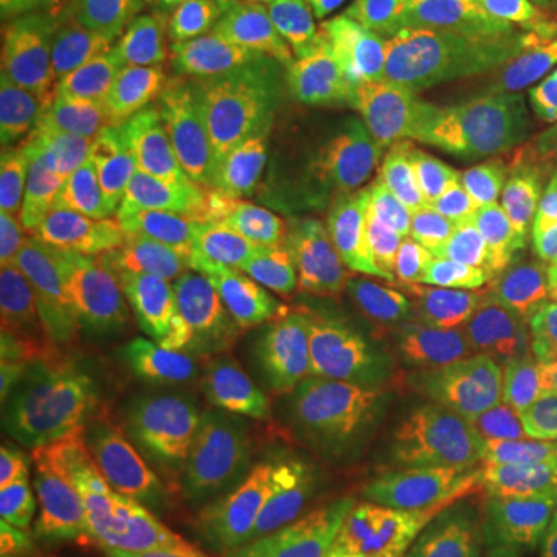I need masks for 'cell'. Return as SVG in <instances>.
<instances>
[{
    "instance_id": "35",
    "label": "cell",
    "mask_w": 557,
    "mask_h": 557,
    "mask_svg": "<svg viewBox=\"0 0 557 557\" xmlns=\"http://www.w3.org/2000/svg\"><path fill=\"white\" fill-rule=\"evenodd\" d=\"M124 0H65V22L69 20H90V22H112Z\"/></svg>"
},
{
    "instance_id": "18",
    "label": "cell",
    "mask_w": 557,
    "mask_h": 557,
    "mask_svg": "<svg viewBox=\"0 0 557 557\" xmlns=\"http://www.w3.org/2000/svg\"><path fill=\"white\" fill-rule=\"evenodd\" d=\"M87 205L75 189L40 174L13 146L0 149V282L20 295L57 273L78 239Z\"/></svg>"
},
{
    "instance_id": "13",
    "label": "cell",
    "mask_w": 557,
    "mask_h": 557,
    "mask_svg": "<svg viewBox=\"0 0 557 557\" xmlns=\"http://www.w3.org/2000/svg\"><path fill=\"white\" fill-rule=\"evenodd\" d=\"M335 159L325 131L245 134L211 196V211L230 242L245 248L300 211L304 201L317 199Z\"/></svg>"
},
{
    "instance_id": "24",
    "label": "cell",
    "mask_w": 557,
    "mask_h": 557,
    "mask_svg": "<svg viewBox=\"0 0 557 557\" xmlns=\"http://www.w3.org/2000/svg\"><path fill=\"white\" fill-rule=\"evenodd\" d=\"M518 493H557V434L542 421L486 399H465L440 443Z\"/></svg>"
},
{
    "instance_id": "2",
    "label": "cell",
    "mask_w": 557,
    "mask_h": 557,
    "mask_svg": "<svg viewBox=\"0 0 557 557\" xmlns=\"http://www.w3.org/2000/svg\"><path fill=\"white\" fill-rule=\"evenodd\" d=\"M313 211L366 341L387 366L421 375L428 322L397 159L338 156Z\"/></svg>"
},
{
    "instance_id": "25",
    "label": "cell",
    "mask_w": 557,
    "mask_h": 557,
    "mask_svg": "<svg viewBox=\"0 0 557 557\" xmlns=\"http://www.w3.org/2000/svg\"><path fill=\"white\" fill-rule=\"evenodd\" d=\"M458 0H375L344 22L338 75L344 84L394 78L428 60Z\"/></svg>"
},
{
    "instance_id": "20",
    "label": "cell",
    "mask_w": 557,
    "mask_h": 557,
    "mask_svg": "<svg viewBox=\"0 0 557 557\" xmlns=\"http://www.w3.org/2000/svg\"><path fill=\"white\" fill-rule=\"evenodd\" d=\"M288 10L292 0H139L134 16L161 50L226 84L276 35Z\"/></svg>"
},
{
    "instance_id": "15",
    "label": "cell",
    "mask_w": 557,
    "mask_h": 557,
    "mask_svg": "<svg viewBox=\"0 0 557 557\" xmlns=\"http://www.w3.org/2000/svg\"><path fill=\"white\" fill-rule=\"evenodd\" d=\"M335 53L338 40L329 25L278 28L245 65L226 102L248 134L322 131L338 109L332 78V65H338Z\"/></svg>"
},
{
    "instance_id": "27",
    "label": "cell",
    "mask_w": 557,
    "mask_h": 557,
    "mask_svg": "<svg viewBox=\"0 0 557 557\" xmlns=\"http://www.w3.org/2000/svg\"><path fill=\"white\" fill-rule=\"evenodd\" d=\"M32 530L53 557H131L115 496L81 483L69 471L50 478L32 515Z\"/></svg>"
},
{
    "instance_id": "26",
    "label": "cell",
    "mask_w": 557,
    "mask_h": 557,
    "mask_svg": "<svg viewBox=\"0 0 557 557\" xmlns=\"http://www.w3.org/2000/svg\"><path fill=\"white\" fill-rule=\"evenodd\" d=\"M62 317L50 295H3L0 310V424L38 431L57 362Z\"/></svg>"
},
{
    "instance_id": "19",
    "label": "cell",
    "mask_w": 557,
    "mask_h": 557,
    "mask_svg": "<svg viewBox=\"0 0 557 557\" xmlns=\"http://www.w3.org/2000/svg\"><path fill=\"white\" fill-rule=\"evenodd\" d=\"M248 131L223 100L193 112L115 164V189L131 199L211 205L226 161Z\"/></svg>"
},
{
    "instance_id": "16",
    "label": "cell",
    "mask_w": 557,
    "mask_h": 557,
    "mask_svg": "<svg viewBox=\"0 0 557 557\" xmlns=\"http://www.w3.org/2000/svg\"><path fill=\"white\" fill-rule=\"evenodd\" d=\"M186 278L69 255L40 288L60 310H75L109 350L134 359L180 319Z\"/></svg>"
},
{
    "instance_id": "12",
    "label": "cell",
    "mask_w": 557,
    "mask_h": 557,
    "mask_svg": "<svg viewBox=\"0 0 557 557\" xmlns=\"http://www.w3.org/2000/svg\"><path fill=\"white\" fill-rule=\"evenodd\" d=\"M223 81L161 50L131 13L119 22L115 53L106 75L102 127L109 156L119 164L127 152L159 137L193 112L223 100Z\"/></svg>"
},
{
    "instance_id": "29",
    "label": "cell",
    "mask_w": 557,
    "mask_h": 557,
    "mask_svg": "<svg viewBox=\"0 0 557 557\" xmlns=\"http://www.w3.org/2000/svg\"><path fill=\"white\" fill-rule=\"evenodd\" d=\"M47 453L32 431L0 424V527L3 533L32 527V515L53 474H47Z\"/></svg>"
},
{
    "instance_id": "11",
    "label": "cell",
    "mask_w": 557,
    "mask_h": 557,
    "mask_svg": "<svg viewBox=\"0 0 557 557\" xmlns=\"http://www.w3.org/2000/svg\"><path fill=\"white\" fill-rule=\"evenodd\" d=\"M533 273L536 267L498 273L458 300L428 341L421 375L446 384L461 397L498 394L515 375L533 329Z\"/></svg>"
},
{
    "instance_id": "23",
    "label": "cell",
    "mask_w": 557,
    "mask_h": 557,
    "mask_svg": "<svg viewBox=\"0 0 557 557\" xmlns=\"http://www.w3.org/2000/svg\"><path fill=\"white\" fill-rule=\"evenodd\" d=\"M109 412L159 424L183 437H218L230 428L211 403L183 319L127 362Z\"/></svg>"
},
{
    "instance_id": "10",
    "label": "cell",
    "mask_w": 557,
    "mask_h": 557,
    "mask_svg": "<svg viewBox=\"0 0 557 557\" xmlns=\"http://www.w3.org/2000/svg\"><path fill=\"white\" fill-rule=\"evenodd\" d=\"M199 515L223 542L292 545L325 557H354L379 542L375 523L357 502L263 468H251V480L239 496L208 505Z\"/></svg>"
},
{
    "instance_id": "22",
    "label": "cell",
    "mask_w": 557,
    "mask_h": 557,
    "mask_svg": "<svg viewBox=\"0 0 557 557\" xmlns=\"http://www.w3.org/2000/svg\"><path fill=\"white\" fill-rule=\"evenodd\" d=\"M60 317L57 362L47 387L38 440L47 461L60 471H69L84 440L109 416L112 397L131 359L109 350L75 310H60Z\"/></svg>"
},
{
    "instance_id": "7",
    "label": "cell",
    "mask_w": 557,
    "mask_h": 557,
    "mask_svg": "<svg viewBox=\"0 0 557 557\" xmlns=\"http://www.w3.org/2000/svg\"><path fill=\"white\" fill-rule=\"evenodd\" d=\"M409 397L412 372H399L387 362L372 369L341 366L273 338L233 428H258L270 421H335L372 431L391 443L409 409Z\"/></svg>"
},
{
    "instance_id": "14",
    "label": "cell",
    "mask_w": 557,
    "mask_h": 557,
    "mask_svg": "<svg viewBox=\"0 0 557 557\" xmlns=\"http://www.w3.org/2000/svg\"><path fill=\"white\" fill-rule=\"evenodd\" d=\"M242 456L251 468L282 471L335 490L379 523L391 498L394 446L372 431L335 421H270L233 428ZM379 533V530H375Z\"/></svg>"
},
{
    "instance_id": "31",
    "label": "cell",
    "mask_w": 557,
    "mask_h": 557,
    "mask_svg": "<svg viewBox=\"0 0 557 557\" xmlns=\"http://www.w3.org/2000/svg\"><path fill=\"white\" fill-rule=\"evenodd\" d=\"M375 530H379V539L394 542L416 557H505L498 555L493 545H486L483 539L418 523L409 515L397 511L394 505L381 508Z\"/></svg>"
},
{
    "instance_id": "9",
    "label": "cell",
    "mask_w": 557,
    "mask_h": 557,
    "mask_svg": "<svg viewBox=\"0 0 557 557\" xmlns=\"http://www.w3.org/2000/svg\"><path fill=\"white\" fill-rule=\"evenodd\" d=\"M180 319L189 325L211 403L233 428L260 359L273 344V322L242 248L208 260L186 278Z\"/></svg>"
},
{
    "instance_id": "28",
    "label": "cell",
    "mask_w": 557,
    "mask_h": 557,
    "mask_svg": "<svg viewBox=\"0 0 557 557\" xmlns=\"http://www.w3.org/2000/svg\"><path fill=\"white\" fill-rule=\"evenodd\" d=\"M115 505L131 557H236L199 511H171L127 498H115Z\"/></svg>"
},
{
    "instance_id": "5",
    "label": "cell",
    "mask_w": 557,
    "mask_h": 557,
    "mask_svg": "<svg viewBox=\"0 0 557 557\" xmlns=\"http://www.w3.org/2000/svg\"><path fill=\"white\" fill-rule=\"evenodd\" d=\"M273 322V338L329 362L372 369L384 359L366 341L313 208H300L242 248Z\"/></svg>"
},
{
    "instance_id": "17",
    "label": "cell",
    "mask_w": 557,
    "mask_h": 557,
    "mask_svg": "<svg viewBox=\"0 0 557 557\" xmlns=\"http://www.w3.org/2000/svg\"><path fill=\"white\" fill-rule=\"evenodd\" d=\"M239 251L214 218L211 205L143 201L112 193L84 220L69 255L131 263L171 276H193L208 260Z\"/></svg>"
},
{
    "instance_id": "3",
    "label": "cell",
    "mask_w": 557,
    "mask_h": 557,
    "mask_svg": "<svg viewBox=\"0 0 557 557\" xmlns=\"http://www.w3.org/2000/svg\"><path fill=\"white\" fill-rule=\"evenodd\" d=\"M115 35L119 22L69 20L20 40L7 60L3 143L75 189L90 218L115 189L102 127Z\"/></svg>"
},
{
    "instance_id": "37",
    "label": "cell",
    "mask_w": 557,
    "mask_h": 557,
    "mask_svg": "<svg viewBox=\"0 0 557 557\" xmlns=\"http://www.w3.org/2000/svg\"><path fill=\"white\" fill-rule=\"evenodd\" d=\"M536 25L552 60L557 62V0H545L542 7H536Z\"/></svg>"
},
{
    "instance_id": "39",
    "label": "cell",
    "mask_w": 557,
    "mask_h": 557,
    "mask_svg": "<svg viewBox=\"0 0 557 557\" xmlns=\"http://www.w3.org/2000/svg\"><path fill=\"white\" fill-rule=\"evenodd\" d=\"M508 3H518V7H542L545 0H508Z\"/></svg>"
},
{
    "instance_id": "32",
    "label": "cell",
    "mask_w": 557,
    "mask_h": 557,
    "mask_svg": "<svg viewBox=\"0 0 557 557\" xmlns=\"http://www.w3.org/2000/svg\"><path fill=\"white\" fill-rule=\"evenodd\" d=\"M65 22V0H0V35L7 44Z\"/></svg>"
},
{
    "instance_id": "21",
    "label": "cell",
    "mask_w": 557,
    "mask_h": 557,
    "mask_svg": "<svg viewBox=\"0 0 557 557\" xmlns=\"http://www.w3.org/2000/svg\"><path fill=\"white\" fill-rule=\"evenodd\" d=\"M518 498V490L443 446H394L387 505L418 523L483 539Z\"/></svg>"
},
{
    "instance_id": "30",
    "label": "cell",
    "mask_w": 557,
    "mask_h": 557,
    "mask_svg": "<svg viewBox=\"0 0 557 557\" xmlns=\"http://www.w3.org/2000/svg\"><path fill=\"white\" fill-rule=\"evenodd\" d=\"M483 542L505 557H557V493H520Z\"/></svg>"
},
{
    "instance_id": "36",
    "label": "cell",
    "mask_w": 557,
    "mask_h": 557,
    "mask_svg": "<svg viewBox=\"0 0 557 557\" xmlns=\"http://www.w3.org/2000/svg\"><path fill=\"white\" fill-rule=\"evenodd\" d=\"M236 557H325L292 545H258V542H226Z\"/></svg>"
},
{
    "instance_id": "6",
    "label": "cell",
    "mask_w": 557,
    "mask_h": 557,
    "mask_svg": "<svg viewBox=\"0 0 557 557\" xmlns=\"http://www.w3.org/2000/svg\"><path fill=\"white\" fill-rule=\"evenodd\" d=\"M530 109L478 94L428 65L372 84H344L341 131L357 152L416 159L486 137Z\"/></svg>"
},
{
    "instance_id": "33",
    "label": "cell",
    "mask_w": 557,
    "mask_h": 557,
    "mask_svg": "<svg viewBox=\"0 0 557 557\" xmlns=\"http://www.w3.org/2000/svg\"><path fill=\"white\" fill-rule=\"evenodd\" d=\"M292 3L300 7L310 16V22L335 28L338 22H347L350 16H357L359 10H366L375 0H292Z\"/></svg>"
},
{
    "instance_id": "4",
    "label": "cell",
    "mask_w": 557,
    "mask_h": 557,
    "mask_svg": "<svg viewBox=\"0 0 557 557\" xmlns=\"http://www.w3.org/2000/svg\"><path fill=\"white\" fill-rule=\"evenodd\" d=\"M69 474L115 498L201 511L239 496L251 480V465L233 437H183L109 412L84 440Z\"/></svg>"
},
{
    "instance_id": "38",
    "label": "cell",
    "mask_w": 557,
    "mask_h": 557,
    "mask_svg": "<svg viewBox=\"0 0 557 557\" xmlns=\"http://www.w3.org/2000/svg\"><path fill=\"white\" fill-rule=\"evenodd\" d=\"M354 557H416L412 552H406V548H399L394 542H372V545H366L362 552H357Z\"/></svg>"
},
{
    "instance_id": "1",
    "label": "cell",
    "mask_w": 557,
    "mask_h": 557,
    "mask_svg": "<svg viewBox=\"0 0 557 557\" xmlns=\"http://www.w3.org/2000/svg\"><path fill=\"white\" fill-rule=\"evenodd\" d=\"M555 121L530 112L453 149L397 159L424 295V350L458 300L498 273L539 263L555 199Z\"/></svg>"
},
{
    "instance_id": "8",
    "label": "cell",
    "mask_w": 557,
    "mask_h": 557,
    "mask_svg": "<svg viewBox=\"0 0 557 557\" xmlns=\"http://www.w3.org/2000/svg\"><path fill=\"white\" fill-rule=\"evenodd\" d=\"M421 65L557 124V62L527 7L458 0L453 20Z\"/></svg>"
},
{
    "instance_id": "34",
    "label": "cell",
    "mask_w": 557,
    "mask_h": 557,
    "mask_svg": "<svg viewBox=\"0 0 557 557\" xmlns=\"http://www.w3.org/2000/svg\"><path fill=\"white\" fill-rule=\"evenodd\" d=\"M0 557H53V552L44 545V539L32 527H20V530L3 533Z\"/></svg>"
}]
</instances>
